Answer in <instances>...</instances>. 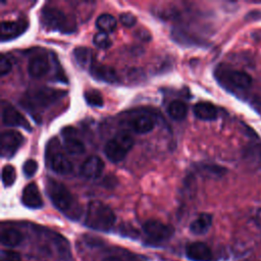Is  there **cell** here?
<instances>
[{
  "mask_svg": "<svg viewBox=\"0 0 261 261\" xmlns=\"http://www.w3.org/2000/svg\"><path fill=\"white\" fill-rule=\"evenodd\" d=\"M46 193L52 204L64 215L71 219H77L81 215V207L75 197L61 182L48 178L46 181Z\"/></svg>",
  "mask_w": 261,
  "mask_h": 261,
  "instance_id": "1",
  "label": "cell"
},
{
  "mask_svg": "<svg viewBox=\"0 0 261 261\" xmlns=\"http://www.w3.org/2000/svg\"><path fill=\"white\" fill-rule=\"evenodd\" d=\"M115 214L112 209L101 201H91L87 206L85 224L95 230L108 231L115 223Z\"/></svg>",
  "mask_w": 261,
  "mask_h": 261,
  "instance_id": "2",
  "label": "cell"
},
{
  "mask_svg": "<svg viewBox=\"0 0 261 261\" xmlns=\"http://www.w3.org/2000/svg\"><path fill=\"white\" fill-rule=\"evenodd\" d=\"M42 24L50 31H58L61 33H71L75 29L74 22L66 16V14L55 7H44L41 12Z\"/></svg>",
  "mask_w": 261,
  "mask_h": 261,
  "instance_id": "3",
  "label": "cell"
},
{
  "mask_svg": "<svg viewBox=\"0 0 261 261\" xmlns=\"http://www.w3.org/2000/svg\"><path fill=\"white\" fill-rule=\"evenodd\" d=\"M63 91H59L56 89L51 88H40L35 91L29 92L23 98L22 105L23 107L33 109V110H39L44 109L54 102H56L58 99H60L62 96H64Z\"/></svg>",
  "mask_w": 261,
  "mask_h": 261,
  "instance_id": "4",
  "label": "cell"
},
{
  "mask_svg": "<svg viewBox=\"0 0 261 261\" xmlns=\"http://www.w3.org/2000/svg\"><path fill=\"white\" fill-rule=\"evenodd\" d=\"M134 145V139L127 133L121 132L116 134L112 139H110L105 147L104 153L108 160L113 163L121 161L126 154L130 151Z\"/></svg>",
  "mask_w": 261,
  "mask_h": 261,
  "instance_id": "5",
  "label": "cell"
},
{
  "mask_svg": "<svg viewBox=\"0 0 261 261\" xmlns=\"http://www.w3.org/2000/svg\"><path fill=\"white\" fill-rule=\"evenodd\" d=\"M46 160L49 167L56 173L66 174L72 170L70 160L59 150L57 140H51L46 148Z\"/></svg>",
  "mask_w": 261,
  "mask_h": 261,
  "instance_id": "6",
  "label": "cell"
},
{
  "mask_svg": "<svg viewBox=\"0 0 261 261\" xmlns=\"http://www.w3.org/2000/svg\"><path fill=\"white\" fill-rule=\"evenodd\" d=\"M219 81L225 83L231 88L239 90L248 89L252 85V77L249 73L243 70L237 69H225L217 72Z\"/></svg>",
  "mask_w": 261,
  "mask_h": 261,
  "instance_id": "7",
  "label": "cell"
},
{
  "mask_svg": "<svg viewBox=\"0 0 261 261\" xmlns=\"http://www.w3.org/2000/svg\"><path fill=\"white\" fill-rule=\"evenodd\" d=\"M143 230L148 238L154 242H162L170 239L174 232L171 225L163 223L159 220L149 219L143 224Z\"/></svg>",
  "mask_w": 261,
  "mask_h": 261,
  "instance_id": "8",
  "label": "cell"
},
{
  "mask_svg": "<svg viewBox=\"0 0 261 261\" xmlns=\"http://www.w3.org/2000/svg\"><path fill=\"white\" fill-rule=\"evenodd\" d=\"M23 143V137L16 130H3L0 136V154L4 158L12 157Z\"/></svg>",
  "mask_w": 261,
  "mask_h": 261,
  "instance_id": "9",
  "label": "cell"
},
{
  "mask_svg": "<svg viewBox=\"0 0 261 261\" xmlns=\"http://www.w3.org/2000/svg\"><path fill=\"white\" fill-rule=\"evenodd\" d=\"M1 119L3 124L8 126H19L31 132L32 126L25 117L11 105H5L2 107Z\"/></svg>",
  "mask_w": 261,
  "mask_h": 261,
  "instance_id": "10",
  "label": "cell"
},
{
  "mask_svg": "<svg viewBox=\"0 0 261 261\" xmlns=\"http://www.w3.org/2000/svg\"><path fill=\"white\" fill-rule=\"evenodd\" d=\"M61 134L64 138L63 146L65 151L70 155H81L85 152L84 143L76 137V130L71 126L62 128Z\"/></svg>",
  "mask_w": 261,
  "mask_h": 261,
  "instance_id": "11",
  "label": "cell"
},
{
  "mask_svg": "<svg viewBox=\"0 0 261 261\" xmlns=\"http://www.w3.org/2000/svg\"><path fill=\"white\" fill-rule=\"evenodd\" d=\"M28 28L25 20H3L1 22V41H10L21 35Z\"/></svg>",
  "mask_w": 261,
  "mask_h": 261,
  "instance_id": "12",
  "label": "cell"
},
{
  "mask_svg": "<svg viewBox=\"0 0 261 261\" xmlns=\"http://www.w3.org/2000/svg\"><path fill=\"white\" fill-rule=\"evenodd\" d=\"M21 203L31 209H38L43 206V200L35 182L28 184L22 190Z\"/></svg>",
  "mask_w": 261,
  "mask_h": 261,
  "instance_id": "13",
  "label": "cell"
},
{
  "mask_svg": "<svg viewBox=\"0 0 261 261\" xmlns=\"http://www.w3.org/2000/svg\"><path fill=\"white\" fill-rule=\"evenodd\" d=\"M186 255L192 261H211L213 257L210 248L202 242H195L188 245Z\"/></svg>",
  "mask_w": 261,
  "mask_h": 261,
  "instance_id": "14",
  "label": "cell"
},
{
  "mask_svg": "<svg viewBox=\"0 0 261 261\" xmlns=\"http://www.w3.org/2000/svg\"><path fill=\"white\" fill-rule=\"evenodd\" d=\"M104 169V162L98 156L88 157L81 166V173L87 178H97Z\"/></svg>",
  "mask_w": 261,
  "mask_h": 261,
  "instance_id": "15",
  "label": "cell"
},
{
  "mask_svg": "<svg viewBox=\"0 0 261 261\" xmlns=\"http://www.w3.org/2000/svg\"><path fill=\"white\" fill-rule=\"evenodd\" d=\"M49 60L45 55H36L32 57L28 64V71L32 77H41L49 70Z\"/></svg>",
  "mask_w": 261,
  "mask_h": 261,
  "instance_id": "16",
  "label": "cell"
},
{
  "mask_svg": "<svg viewBox=\"0 0 261 261\" xmlns=\"http://www.w3.org/2000/svg\"><path fill=\"white\" fill-rule=\"evenodd\" d=\"M90 73L93 77L106 83H115L118 81V76L114 68L104 64L93 63L90 67Z\"/></svg>",
  "mask_w": 261,
  "mask_h": 261,
  "instance_id": "17",
  "label": "cell"
},
{
  "mask_svg": "<svg viewBox=\"0 0 261 261\" xmlns=\"http://www.w3.org/2000/svg\"><path fill=\"white\" fill-rule=\"evenodd\" d=\"M193 111L196 117L202 120H213L217 117V108L210 102L202 101L194 105Z\"/></svg>",
  "mask_w": 261,
  "mask_h": 261,
  "instance_id": "18",
  "label": "cell"
},
{
  "mask_svg": "<svg viewBox=\"0 0 261 261\" xmlns=\"http://www.w3.org/2000/svg\"><path fill=\"white\" fill-rule=\"evenodd\" d=\"M129 127L137 134H147L151 132L155 125L152 117L146 114H141L135 116L128 122Z\"/></svg>",
  "mask_w": 261,
  "mask_h": 261,
  "instance_id": "19",
  "label": "cell"
},
{
  "mask_svg": "<svg viewBox=\"0 0 261 261\" xmlns=\"http://www.w3.org/2000/svg\"><path fill=\"white\" fill-rule=\"evenodd\" d=\"M212 224V216L209 213H201L190 224V230L195 234L205 233Z\"/></svg>",
  "mask_w": 261,
  "mask_h": 261,
  "instance_id": "20",
  "label": "cell"
},
{
  "mask_svg": "<svg viewBox=\"0 0 261 261\" xmlns=\"http://www.w3.org/2000/svg\"><path fill=\"white\" fill-rule=\"evenodd\" d=\"M22 233L15 228H5L1 231V243L2 245L13 248L18 246L22 242Z\"/></svg>",
  "mask_w": 261,
  "mask_h": 261,
  "instance_id": "21",
  "label": "cell"
},
{
  "mask_svg": "<svg viewBox=\"0 0 261 261\" xmlns=\"http://www.w3.org/2000/svg\"><path fill=\"white\" fill-rule=\"evenodd\" d=\"M74 58L76 62L84 68H89L92 66L93 62V53L92 51L87 47H76L73 51Z\"/></svg>",
  "mask_w": 261,
  "mask_h": 261,
  "instance_id": "22",
  "label": "cell"
},
{
  "mask_svg": "<svg viewBox=\"0 0 261 261\" xmlns=\"http://www.w3.org/2000/svg\"><path fill=\"white\" fill-rule=\"evenodd\" d=\"M96 27L100 32L108 34L116 28V19L109 13H102L96 19Z\"/></svg>",
  "mask_w": 261,
  "mask_h": 261,
  "instance_id": "23",
  "label": "cell"
},
{
  "mask_svg": "<svg viewBox=\"0 0 261 261\" xmlns=\"http://www.w3.org/2000/svg\"><path fill=\"white\" fill-rule=\"evenodd\" d=\"M188 112L187 105L180 100H173L167 107V113L175 120H180L186 117Z\"/></svg>",
  "mask_w": 261,
  "mask_h": 261,
  "instance_id": "24",
  "label": "cell"
},
{
  "mask_svg": "<svg viewBox=\"0 0 261 261\" xmlns=\"http://www.w3.org/2000/svg\"><path fill=\"white\" fill-rule=\"evenodd\" d=\"M84 98L86 102L95 107H101L103 105V97L101 93L97 90H88L84 93Z\"/></svg>",
  "mask_w": 261,
  "mask_h": 261,
  "instance_id": "25",
  "label": "cell"
},
{
  "mask_svg": "<svg viewBox=\"0 0 261 261\" xmlns=\"http://www.w3.org/2000/svg\"><path fill=\"white\" fill-rule=\"evenodd\" d=\"M1 178H2V182L5 187L12 186L16 179V172H15L14 167L9 164L3 166L2 172H1Z\"/></svg>",
  "mask_w": 261,
  "mask_h": 261,
  "instance_id": "26",
  "label": "cell"
},
{
  "mask_svg": "<svg viewBox=\"0 0 261 261\" xmlns=\"http://www.w3.org/2000/svg\"><path fill=\"white\" fill-rule=\"evenodd\" d=\"M93 43L95 44V46H97L98 48H101V49H106V48L110 47L112 44L111 39L109 38L108 34L103 33V32H99L94 35Z\"/></svg>",
  "mask_w": 261,
  "mask_h": 261,
  "instance_id": "27",
  "label": "cell"
},
{
  "mask_svg": "<svg viewBox=\"0 0 261 261\" xmlns=\"http://www.w3.org/2000/svg\"><path fill=\"white\" fill-rule=\"evenodd\" d=\"M37 169H38V163L34 159H28L27 161H24L22 165V171L27 177L34 176Z\"/></svg>",
  "mask_w": 261,
  "mask_h": 261,
  "instance_id": "28",
  "label": "cell"
},
{
  "mask_svg": "<svg viewBox=\"0 0 261 261\" xmlns=\"http://www.w3.org/2000/svg\"><path fill=\"white\" fill-rule=\"evenodd\" d=\"M2 261H21L20 254L13 250H2L1 252Z\"/></svg>",
  "mask_w": 261,
  "mask_h": 261,
  "instance_id": "29",
  "label": "cell"
},
{
  "mask_svg": "<svg viewBox=\"0 0 261 261\" xmlns=\"http://www.w3.org/2000/svg\"><path fill=\"white\" fill-rule=\"evenodd\" d=\"M11 67H12L11 61L8 59V57L2 54L0 58V74L1 75L7 74L11 70Z\"/></svg>",
  "mask_w": 261,
  "mask_h": 261,
  "instance_id": "30",
  "label": "cell"
},
{
  "mask_svg": "<svg viewBox=\"0 0 261 261\" xmlns=\"http://www.w3.org/2000/svg\"><path fill=\"white\" fill-rule=\"evenodd\" d=\"M121 23L124 25V27H133L136 21H137V18L134 14L129 13V12H124V13H121L120 14V17H119Z\"/></svg>",
  "mask_w": 261,
  "mask_h": 261,
  "instance_id": "31",
  "label": "cell"
},
{
  "mask_svg": "<svg viewBox=\"0 0 261 261\" xmlns=\"http://www.w3.org/2000/svg\"><path fill=\"white\" fill-rule=\"evenodd\" d=\"M102 261H122V260L116 256H109V257L104 258Z\"/></svg>",
  "mask_w": 261,
  "mask_h": 261,
  "instance_id": "32",
  "label": "cell"
},
{
  "mask_svg": "<svg viewBox=\"0 0 261 261\" xmlns=\"http://www.w3.org/2000/svg\"><path fill=\"white\" fill-rule=\"evenodd\" d=\"M1 261H2V260H1Z\"/></svg>",
  "mask_w": 261,
  "mask_h": 261,
  "instance_id": "33",
  "label": "cell"
}]
</instances>
